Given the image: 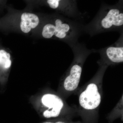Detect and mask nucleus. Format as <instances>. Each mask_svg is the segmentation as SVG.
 Instances as JSON below:
<instances>
[{"mask_svg": "<svg viewBox=\"0 0 123 123\" xmlns=\"http://www.w3.org/2000/svg\"><path fill=\"white\" fill-rule=\"evenodd\" d=\"M30 101L40 116L48 120L71 119L76 114V111L68 105L64 98L49 89L32 95Z\"/></svg>", "mask_w": 123, "mask_h": 123, "instance_id": "nucleus-1", "label": "nucleus"}, {"mask_svg": "<svg viewBox=\"0 0 123 123\" xmlns=\"http://www.w3.org/2000/svg\"><path fill=\"white\" fill-rule=\"evenodd\" d=\"M107 67L103 65L96 75L86 84L79 95L80 111L84 123H94L103 95V79Z\"/></svg>", "mask_w": 123, "mask_h": 123, "instance_id": "nucleus-2", "label": "nucleus"}, {"mask_svg": "<svg viewBox=\"0 0 123 123\" xmlns=\"http://www.w3.org/2000/svg\"><path fill=\"white\" fill-rule=\"evenodd\" d=\"M83 61L77 59L71 65L60 82L57 93L64 99L77 89L81 78Z\"/></svg>", "mask_w": 123, "mask_h": 123, "instance_id": "nucleus-3", "label": "nucleus"}, {"mask_svg": "<svg viewBox=\"0 0 123 123\" xmlns=\"http://www.w3.org/2000/svg\"><path fill=\"white\" fill-rule=\"evenodd\" d=\"M72 27L69 23L57 18L53 23L46 24L43 28L42 35L46 39L53 37L64 39L70 37L73 33Z\"/></svg>", "mask_w": 123, "mask_h": 123, "instance_id": "nucleus-4", "label": "nucleus"}, {"mask_svg": "<svg viewBox=\"0 0 123 123\" xmlns=\"http://www.w3.org/2000/svg\"><path fill=\"white\" fill-rule=\"evenodd\" d=\"M123 13L119 8L107 10L98 21V26L101 31H106L123 26Z\"/></svg>", "mask_w": 123, "mask_h": 123, "instance_id": "nucleus-5", "label": "nucleus"}, {"mask_svg": "<svg viewBox=\"0 0 123 123\" xmlns=\"http://www.w3.org/2000/svg\"><path fill=\"white\" fill-rule=\"evenodd\" d=\"M12 62L10 54L4 50H0V90L1 93L5 90Z\"/></svg>", "mask_w": 123, "mask_h": 123, "instance_id": "nucleus-6", "label": "nucleus"}, {"mask_svg": "<svg viewBox=\"0 0 123 123\" xmlns=\"http://www.w3.org/2000/svg\"><path fill=\"white\" fill-rule=\"evenodd\" d=\"M39 23V18L36 14L31 13H23L21 15L20 29L23 33L27 34L32 29L37 27Z\"/></svg>", "mask_w": 123, "mask_h": 123, "instance_id": "nucleus-7", "label": "nucleus"}, {"mask_svg": "<svg viewBox=\"0 0 123 123\" xmlns=\"http://www.w3.org/2000/svg\"><path fill=\"white\" fill-rule=\"evenodd\" d=\"M105 55L110 63L119 64L123 62V46H111L106 49Z\"/></svg>", "mask_w": 123, "mask_h": 123, "instance_id": "nucleus-8", "label": "nucleus"}, {"mask_svg": "<svg viewBox=\"0 0 123 123\" xmlns=\"http://www.w3.org/2000/svg\"><path fill=\"white\" fill-rule=\"evenodd\" d=\"M40 123H84L80 121L74 122L72 121V119H54L47 120Z\"/></svg>", "mask_w": 123, "mask_h": 123, "instance_id": "nucleus-9", "label": "nucleus"}]
</instances>
